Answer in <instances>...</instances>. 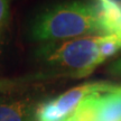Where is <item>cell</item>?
Here are the masks:
<instances>
[{
	"instance_id": "cell-1",
	"label": "cell",
	"mask_w": 121,
	"mask_h": 121,
	"mask_svg": "<svg viewBox=\"0 0 121 121\" xmlns=\"http://www.w3.org/2000/svg\"><path fill=\"white\" fill-rule=\"evenodd\" d=\"M110 35L96 4L69 1L45 10L31 27L33 38L44 43Z\"/></svg>"
},
{
	"instance_id": "cell-2",
	"label": "cell",
	"mask_w": 121,
	"mask_h": 121,
	"mask_svg": "<svg viewBox=\"0 0 121 121\" xmlns=\"http://www.w3.org/2000/svg\"><path fill=\"white\" fill-rule=\"evenodd\" d=\"M103 38L89 36L45 43L36 54L54 76L83 78L98 67L99 46Z\"/></svg>"
},
{
	"instance_id": "cell-3",
	"label": "cell",
	"mask_w": 121,
	"mask_h": 121,
	"mask_svg": "<svg viewBox=\"0 0 121 121\" xmlns=\"http://www.w3.org/2000/svg\"><path fill=\"white\" fill-rule=\"evenodd\" d=\"M105 82L83 83L60 94L55 99L42 102L37 110V121H69L80 103L86 96L94 93H103L116 89Z\"/></svg>"
},
{
	"instance_id": "cell-4",
	"label": "cell",
	"mask_w": 121,
	"mask_h": 121,
	"mask_svg": "<svg viewBox=\"0 0 121 121\" xmlns=\"http://www.w3.org/2000/svg\"><path fill=\"white\" fill-rule=\"evenodd\" d=\"M40 103L31 96L0 101V121H37Z\"/></svg>"
},
{
	"instance_id": "cell-5",
	"label": "cell",
	"mask_w": 121,
	"mask_h": 121,
	"mask_svg": "<svg viewBox=\"0 0 121 121\" xmlns=\"http://www.w3.org/2000/svg\"><path fill=\"white\" fill-rule=\"evenodd\" d=\"M117 87L95 95L96 121H121V98L117 93Z\"/></svg>"
},
{
	"instance_id": "cell-6",
	"label": "cell",
	"mask_w": 121,
	"mask_h": 121,
	"mask_svg": "<svg viewBox=\"0 0 121 121\" xmlns=\"http://www.w3.org/2000/svg\"><path fill=\"white\" fill-rule=\"evenodd\" d=\"M121 51V37L117 35H107L99 46V55L96 65L99 66L105 60Z\"/></svg>"
},
{
	"instance_id": "cell-7",
	"label": "cell",
	"mask_w": 121,
	"mask_h": 121,
	"mask_svg": "<svg viewBox=\"0 0 121 121\" xmlns=\"http://www.w3.org/2000/svg\"><path fill=\"white\" fill-rule=\"evenodd\" d=\"M8 17V0H0V30L6 24Z\"/></svg>"
},
{
	"instance_id": "cell-8",
	"label": "cell",
	"mask_w": 121,
	"mask_h": 121,
	"mask_svg": "<svg viewBox=\"0 0 121 121\" xmlns=\"http://www.w3.org/2000/svg\"><path fill=\"white\" fill-rule=\"evenodd\" d=\"M108 71H109V73L114 75V76L121 78V56L118 57L114 62H112V63L110 64Z\"/></svg>"
},
{
	"instance_id": "cell-9",
	"label": "cell",
	"mask_w": 121,
	"mask_h": 121,
	"mask_svg": "<svg viewBox=\"0 0 121 121\" xmlns=\"http://www.w3.org/2000/svg\"><path fill=\"white\" fill-rule=\"evenodd\" d=\"M117 93L119 94V96L121 98V85H118V87H117Z\"/></svg>"
}]
</instances>
